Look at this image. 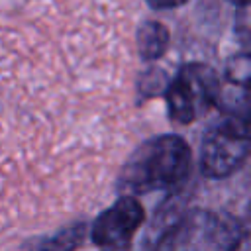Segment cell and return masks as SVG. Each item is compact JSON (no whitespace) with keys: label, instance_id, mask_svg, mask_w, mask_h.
Listing matches in <instances>:
<instances>
[{"label":"cell","instance_id":"8992f818","mask_svg":"<svg viewBox=\"0 0 251 251\" xmlns=\"http://www.w3.org/2000/svg\"><path fill=\"white\" fill-rule=\"evenodd\" d=\"M169 29L161 22L147 20L137 29V51L143 61H157L167 53L169 47Z\"/></svg>","mask_w":251,"mask_h":251},{"label":"cell","instance_id":"5b68a950","mask_svg":"<svg viewBox=\"0 0 251 251\" xmlns=\"http://www.w3.org/2000/svg\"><path fill=\"white\" fill-rule=\"evenodd\" d=\"M145 220V210L133 194H124L92 224L90 237L98 247L126 249Z\"/></svg>","mask_w":251,"mask_h":251},{"label":"cell","instance_id":"52a82bcc","mask_svg":"<svg viewBox=\"0 0 251 251\" xmlns=\"http://www.w3.org/2000/svg\"><path fill=\"white\" fill-rule=\"evenodd\" d=\"M237 59H239V63H233V61L227 63L226 76L229 82H237V84L245 86L247 78H249V57H247V53H241Z\"/></svg>","mask_w":251,"mask_h":251},{"label":"cell","instance_id":"30bf717a","mask_svg":"<svg viewBox=\"0 0 251 251\" xmlns=\"http://www.w3.org/2000/svg\"><path fill=\"white\" fill-rule=\"evenodd\" d=\"M229 2H235V4H239V6H247L249 0H229Z\"/></svg>","mask_w":251,"mask_h":251},{"label":"cell","instance_id":"9c48e42d","mask_svg":"<svg viewBox=\"0 0 251 251\" xmlns=\"http://www.w3.org/2000/svg\"><path fill=\"white\" fill-rule=\"evenodd\" d=\"M188 0H147V4L153 8V10H173V8H178L182 4H186Z\"/></svg>","mask_w":251,"mask_h":251},{"label":"cell","instance_id":"ba28073f","mask_svg":"<svg viewBox=\"0 0 251 251\" xmlns=\"http://www.w3.org/2000/svg\"><path fill=\"white\" fill-rule=\"evenodd\" d=\"M82 231H84V226H75L73 229L57 235V239H53V241H49L45 245H49V247H63V249L76 247L80 243V239H82Z\"/></svg>","mask_w":251,"mask_h":251},{"label":"cell","instance_id":"3957f363","mask_svg":"<svg viewBox=\"0 0 251 251\" xmlns=\"http://www.w3.org/2000/svg\"><path fill=\"white\" fill-rule=\"evenodd\" d=\"M218 73L206 63H186L165 86L169 116L176 124H192L220 102Z\"/></svg>","mask_w":251,"mask_h":251},{"label":"cell","instance_id":"7a4b0ae2","mask_svg":"<svg viewBox=\"0 0 251 251\" xmlns=\"http://www.w3.org/2000/svg\"><path fill=\"white\" fill-rule=\"evenodd\" d=\"M245 229L237 218L210 212L190 210L169 224L151 247L159 249H222L229 251L239 245Z\"/></svg>","mask_w":251,"mask_h":251},{"label":"cell","instance_id":"277c9868","mask_svg":"<svg viewBox=\"0 0 251 251\" xmlns=\"http://www.w3.org/2000/svg\"><path fill=\"white\" fill-rule=\"evenodd\" d=\"M249 153L247 114L212 124L200 145V171L208 178H226L245 163Z\"/></svg>","mask_w":251,"mask_h":251},{"label":"cell","instance_id":"6da1fadb","mask_svg":"<svg viewBox=\"0 0 251 251\" xmlns=\"http://www.w3.org/2000/svg\"><path fill=\"white\" fill-rule=\"evenodd\" d=\"M192 169L190 147L180 135H159L139 145L122 167L118 188L124 194L180 188Z\"/></svg>","mask_w":251,"mask_h":251}]
</instances>
